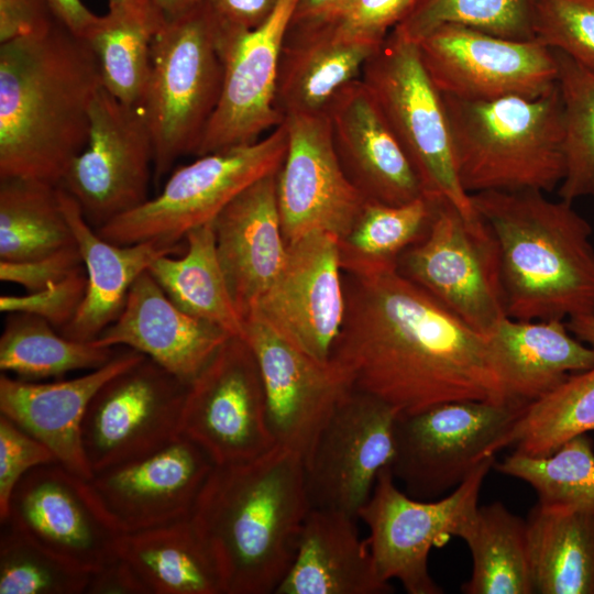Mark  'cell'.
Here are the masks:
<instances>
[{
    "label": "cell",
    "mask_w": 594,
    "mask_h": 594,
    "mask_svg": "<svg viewBox=\"0 0 594 594\" xmlns=\"http://www.w3.org/2000/svg\"><path fill=\"white\" fill-rule=\"evenodd\" d=\"M494 464L495 457L486 459L451 493L431 501L409 496L389 466L384 468L359 513L370 531L366 542L380 578L397 580L408 594L443 593L429 571L430 551L459 537L479 507L481 488Z\"/></svg>",
    "instance_id": "obj_11"
},
{
    "label": "cell",
    "mask_w": 594,
    "mask_h": 594,
    "mask_svg": "<svg viewBox=\"0 0 594 594\" xmlns=\"http://www.w3.org/2000/svg\"><path fill=\"white\" fill-rule=\"evenodd\" d=\"M90 573L51 554L4 524L0 538V594H81Z\"/></svg>",
    "instance_id": "obj_43"
},
{
    "label": "cell",
    "mask_w": 594,
    "mask_h": 594,
    "mask_svg": "<svg viewBox=\"0 0 594 594\" xmlns=\"http://www.w3.org/2000/svg\"><path fill=\"white\" fill-rule=\"evenodd\" d=\"M229 338L223 329L177 307L145 271L119 317L92 342L135 350L188 385Z\"/></svg>",
    "instance_id": "obj_23"
},
{
    "label": "cell",
    "mask_w": 594,
    "mask_h": 594,
    "mask_svg": "<svg viewBox=\"0 0 594 594\" xmlns=\"http://www.w3.org/2000/svg\"><path fill=\"white\" fill-rule=\"evenodd\" d=\"M472 559L464 594H532L526 519L503 503L477 507L459 534Z\"/></svg>",
    "instance_id": "obj_35"
},
{
    "label": "cell",
    "mask_w": 594,
    "mask_h": 594,
    "mask_svg": "<svg viewBox=\"0 0 594 594\" xmlns=\"http://www.w3.org/2000/svg\"><path fill=\"white\" fill-rule=\"evenodd\" d=\"M118 556L146 594H227L218 562L191 516L123 534Z\"/></svg>",
    "instance_id": "obj_31"
},
{
    "label": "cell",
    "mask_w": 594,
    "mask_h": 594,
    "mask_svg": "<svg viewBox=\"0 0 594 594\" xmlns=\"http://www.w3.org/2000/svg\"><path fill=\"white\" fill-rule=\"evenodd\" d=\"M566 326L579 340L594 346V315L570 318Z\"/></svg>",
    "instance_id": "obj_54"
},
{
    "label": "cell",
    "mask_w": 594,
    "mask_h": 594,
    "mask_svg": "<svg viewBox=\"0 0 594 594\" xmlns=\"http://www.w3.org/2000/svg\"><path fill=\"white\" fill-rule=\"evenodd\" d=\"M539 0H416L394 28L418 42L444 24H459L514 41L536 40Z\"/></svg>",
    "instance_id": "obj_41"
},
{
    "label": "cell",
    "mask_w": 594,
    "mask_h": 594,
    "mask_svg": "<svg viewBox=\"0 0 594 594\" xmlns=\"http://www.w3.org/2000/svg\"><path fill=\"white\" fill-rule=\"evenodd\" d=\"M536 40L594 73V0H539Z\"/></svg>",
    "instance_id": "obj_44"
},
{
    "label": "cell",
    "mask_w": 594,
    "mask_h": 594,
    "mask_svg": "<svg viewBox=\"0 0 594 594\" xmlns=\"http://www.w3.org/2000/svg\"><path fill=\"white\" fill-rule=\"evenodd\" d=\"M594 431V366L566 376L529 403L512 436L515 452L546 457L568 440Z\"/></svg>",
    "instance_id": "obj_38"
},
{
    "label": "cell",
    "mask_w": 594,
    "mask_h": 594,
    "mask_svg": "<svg viewBox=\"0 0 594 594\" xmlns=\"http://www.w3.org/2000/svg\"><path fill=\"white\" fill-rule=\"evenodd\" d=\"M153 163L152 133L142 107L125 105L101 87L90 108L86 145L58 186L97 229L150 199Z\"/></svg>",
    "instance_id": "obj_13"
},
{
    "label": "cell",
    "mask_w": 594,
    "mask_h": 594,
    "mask_svg": "<svg viewBox=\"0 0 594 594\" xmlns=\"http://www.w3.org/2000/svg\"><path fill=\"white\" fill-rule=\"evenodd\" d=\"M215 465L179 435L154 452L95 473L89 482L117 527L128 534L191 516Z\"/></svg>",
    "instance_id": "obj_22"
},
{
    "label": "cell",
    "mask_w": 594,
    "mask_h": 594,
    "mask_svg": "<svg viewBox=\"0 0 594 594\" xmlns=\"http://www.w3.org/2000/svg\"><path fill=\"white\" fill-rule=\"evenodd\" d=\"M223 28L207 0L166 16L155 34L142 101L154 148L156 182L193 154L220 99Z\"/></svg>",
    "instance_id": "obj_6"
},
{
    "label": "cell",
    "mask_w": 594,
    "mask_h": 594,
    "mask_svg": "<svg viewBox=\"0 0 594 594\" xmlns=\"http://www.w3.org/2000/svg\"><path fill=\"white\" fill-rule=\"evenodd\" d=\"M287 144L283 122L255 143L197 156L175 169L158 195L96 231L116 244L154 241L178 248L189 231L211 223L246 187L276 172Z\"/></svg>",
    "instance_id": "obj_7"
},
{
    "label": "cell",
    "mask_w": 594,
    "mask_h": 594,
    "mask_svg": "<svg viewBox=\"0 0 594 594\" xmlns=\"http://www.w3.org/2000/svg\"><path fill=\"white\" fill-rule=\"evenodd\" d=\"M165 18L157 0L112 8L85 37L98 61L102 87L119 101L142 105L153 38Z\"/></svg>",
    "instance_id": "obj_34"
},
{
    "label": "cell",
    "mask_w": 594,
    "mask_h": 594,
    "mask_svg": "<svg viewBox=\"0 0 594 594\" xmlns=\"http://www.w3.org/2000/svg\"><path fill=\"white\" fill-rule=\"evenodd\" d=\"M118 351L92 341H77L50 322L24 312L7 314L0 337V370L24 381L62 377L74 371L95 370Z\"/></svg>",
    "instance_id": "obj_37"
},
{
    "label": "cell",
    "mask_w": 594,
    "mask_h": 594,
    "mask_svg": "<svg viewBox=\"0 0 594 594\" xmlns=\"http://www.w3.org/2000/svg\"><path fill=\"white\" fill-rule=\"evenodd\" d=\"M54 453L11 419L0 414V519L8 516L13 490L32 469L56 462Z\"/></svg>",
    "instance_id": "obj_47"
},
{
    "label": "cell",
    "mask_w": 594,
    "mask_h": 594,
    "mask_svg": "<svg viewBox=\"0 0 594 594\" xmlns=\"http://www.w3.org/2000/svg\"><path fill=\"white\" fill-rule=\"evenodd\" d=\"M243 320L242 339L261 373L276 443L305 459L336 408L354 389L351 376L334 360L309 355L255 312Z\"/></svg>",
    "instance_id": "obj_18"
},
{
    "label": "cell",
    "mask_w": 594,
    "mask_h": 594,
    "mask_svg": "<svg viewBox=\"0 0 594 594\" xmlns=\"http://www.w3.org/2000/svg\"><path fill=\"white\" fill-rule=\"evenodd\" d=\"M2 522L87 573L118 558L123 535L89 480L57 461L32 469L20 480Z\"/></svg>",
    "instance_id": "obj_14"
},
{
    "label": "cell",
    "mask_w": 594,
    "mask_h": 594,
    "mask_svg": "<svg viewBox=\"0 0 594 594\" xmlns=\"http://www.w3.org/2000/svg\"><path fill=\"white\" fill-rule=\"evenodd\" d=\"M398 414L382 399L355 389L339 404L304 459L311 507L359 519L378 473L392 463Z\"/></svg>",
    "instance_id": "obj_17"
},
{
    "label": "cell",
    "mask_w": 594,
    "mask_h": 594,
    "mask_svg": "<svg viewBox=\"0 0 594 594\" xmlns=\"http://www.w3.org/2000/svg\"><path fill=\"white\" fill-rule=\"evenodd\" d=\"M471 201L498 241L508 317L594 315L592 227L573 202L538 190L482 191Z\"/></svg>",
    "instance_id": "obj_4"
},
{
    "label": "cell",
    "mask_w": 594,
    "mask_h": 594,
    "mask_svg": "<svg viewBox=\"0 0 594 594\" xmlns=\"http://www.w3.org/2000/svg\"><path fill=\"white\" fill-rule=\"evenodd\" d=\"M56 20L48 0H0V44L44 32Z\"/></svg>",
    "instance_id": "obj_49"
},
{
    "label": "cell",
    "mask_w": 594,
    "mask_h": 594,
    "mask_svg": "<svg viewBox=\"0 0 594 594\" xmlns=\"http://www.w3.org/2000/svg\"><path fill=\"white\" fill-rule=\"evenodd\" d=\"M229 30H253L274 12L278 0H207Z\"/></svg>",
    "instance_id": "obj_50"
},
{
    "label": "cell",
    "mask_w": 594,
    "mask_h": 594,
    "mask_svg": "<svg viewBox=\"0 0 594 594\" xmlns=\"http://www.w3.org/2000/svg\"><path fill=\"white\" fill-rule=\"evenodd\" d=\"M349 0H298L290 25H307L333 14Z\"/></svg>",
    "instance_id": "obj_53"
},
{
    "label": "cell",
    "mask_w": 594,
    "mask_h": 594,
    "mask_svg": "<svg viewBox=\"0 0 594 594\" xmlns=\"http://www.w3.org/2000/svg\"><path fill=\"white\" fill-rule=\"evenodd\" d=\"M187 385L148 358L108 380L81 425L94 474L154 452L179 436Z\"/></svg>",
    "instance_id": "obj_15"
},
{
    "label": "cell",
    "mask_w": 594,
    "mask_h": 594,
    "mask_svg": "<svg viewBox=\"0 0 594 594\" xmlns=\"http://www.w3.org/2000/svg\"><path fill=\"white\" fill-rule=\"evenodd\" d=\"M417 44L425 68L446 96L471 101L535 98L557 87L554 53L537 40L514 41L444 24Z\"/></svg>",
    "instance_id": "obj_16"
},
{
    "label": "cell",
    "mask_w": 594,
    "mask_h": 594,
    "mask_svg": "<svg viewBox=\"0 0 594 594\" xmlns=\"http://www.w3.org/2000/svg\"><path fill=\"white\" fill-rule=\"evenodd\" d=\"M526 525L534 593L594 594V506L537 503Z\"/></svg>",
    "instance_id": "obj_32"
},
{
    "label": "cell",
    "mask_w": 594,
    "mask_h": 594,
    "mask_svg": "<svg viewBox=\"0 0 594 594\" xmlns=\"http://www.w3.org/2000/svg\"><path fill=\"white\" fill-rule=\"evenodd\" d=\"M288 144L276 172V196L287 243L322 231L343 240L367 201L337 155L327 112L285 118Z\"/></svg>",
    "instance_id": "obj_20"
},
{
    "label": "cell",
    "mask_w": 594,
    "mask_h": 594,
    "mask_svg": "<svg viewBox=\"0 0 594 594\" xmlns=\"http://www.w3.org/2000/svg\"><path fill=\"white\" fill-rule=\"evenodd\" d=\"M199 1L200 0H157L166 16L176 15Z\"/></svg>",
    "instance_id": "obj_55"
},
{
    "label": "cell",
    "mask_w": 594,
    "mask_h": 594,
    "mask_svg": "<svg viewBox=\"0 0 594 594\" xmlns=\"http://www.w3.org/2000/svg\"><path fill=\"white\" fill-rule=\"evenodd\" d=\"M416 0H349L327 19L307 25L338 38L381 44Z\"/></svg>",
    "instance_id": "obj_45"
},
{
    "label": "cell",
    "mask_w": 594,
    "mask_h": 594,
    "mask_svg": "<svg viewBox=\"0 0 594 594\" xmlns=\"http://www.w3.org/2000/svg\"><path fill=\"white\" fill-rule=\"evenodd\" d=\"M396 268L484 336L507 316L498 241L487 221L439 197Z\"/></svg>",
    "instance_id": "obj_10"
},
{
    "label": "cell",
    "mask_w": 594,
    "mask_h": 594,
    "mask_svg": "<svg viewBox=\"0 0 594 594\" xmlns=\"http://www.w3.org/2000/svg\"><path fill=\"white\" fill-rule=\"evenodd\" d=\"M84 268L80 252L75 243L29 261L0 260V279L18 284L26 293H33Z\"/></svg>",
    "instance_id": "obj_48"
},
{
    "label": "cell",
    "mask_w": 594,
    "mask_h": 594,
    "mask_svg": "<svg viewBox=\"0 0 594 594\" xmlns=\"http://www.w3.org/2000/svg\"><path fill=\"white\" fill-rule=\"evenodd\" d=\"M327 114L339 161L367 201L402 205L425 195L408 156L361 78L334 97Z\"/></svg>",
    "instance_id": "obj_24"
},
{
    "label": "cell",
    "mask_w": 594,
    "mask_h": 594,
    "mask_svg": "<svg viewBox=\"0 0 594 594\" xmlns=\"http://www.w3.org/2000/svg\"><path fill=\"white\" fill-rule=\"evenodd\" d=\"M526 406L470 399L399 413L389 465L395 481L417 499L444 496L486 459L510 446Z\"/></svg>",
    "instance_id": "obj_8"
},
{
    "label": "cell",
    "mask_w": 594,
    "mask_h": 594,
    "mask_svg": "<svg viewBox=\"0 0 594 594\" xmlns=\"http://www.w3.org/2000/svg\"><path fill=\"white\" fill-rule=\"evenodd\" d=\"M442 95V94H441ZM459 180L469 194L550 193L565 174L558 85L539 97L471 101L442 95Z\"/></svg>",
    "instance_id": "obj_5"
},
{
    "label": "cell",
    "mask_w": 594,
    "mask_h": 594,
    "mask_svg": "<svg viewBox=\"0 0 594 594\" xmlns=\"http://www.w3.org/2000/svg\"><path fill=\"white\" fill-rule=\"evenodd\" d=\"M356 520L342 512L311 507L294 562L275 594L392 593L391 582L376 572Z\"/></svg>",
    "instance_id": "obj_29"
},
{
    "label": "cell",
    "mask_w": 594,
    "mask_h": 594,
    "mask_svg": "<svg viewBox=\"0 0 594 594\" xmlns=\"http://www.w3.org/2000/svg\"><path fill=\"white\" fill-rule=\"evenodd\" d=\"M146 0H108L109 9L140 3Z\"/></svg>",
    "instance_id": "obj_56"
},
{
    "label": "cell",
    "mask_w": 594,
    "mask_h": 594,
    "mask_svg": "<svg viewBox=\"0 0 594 594\" xmlns=\"http://www.w3.org/2000/svg\"><path fill=\"white\" fill-rule=\"evenodd\" d=\"M342 268L345 316L331 359L355 391L399 413L454 400L507 402L483 333L396 265L342 261Z\"/></svg>",
    "instance_id": "obj_1"
},
{
    "label": "cell",
    "mask_w": 594,
    "mask_h": 594,
    "mask_svg": "<svg viewBox=\"0 0 594 594\" xmlns=\"http://www.w3.org/2000/svg\"><path fill=\"white\" fill-rule=\"evenodd\" d=\"M507 402L528 405L572 373L594 366V346L566 322L502 318L486 334Z\"/></svg>",
    "instance_id": "obj_27"
},
{
    "label": "cell",
    "mask_w": 594,
    "mask_h": 594,
    "mask_svg": "<svg viewBox=\"0 0 594 594\" xmlns=\"http://www.w3.org/2000/svg\"><path fill=\"white\" fill-rule=\"evenodd\" d=\"M381 44L342 40L320 29L289 25L276 86V108L284 120L326 113L334 97L361 78L366 61Z\"/></svg>",
    "instance_id": "obj_30"
},
{
    "label": "cell",
    "mask_w": 594,
    "mask_h": 594,
    "mask_svg": "<svg viewBox=\"0 0 594 594\" xmlns=\"http://www.w3.org/2000/svg\"><path fill=\"white\" fill-rule=\"evenodd\" d=\"M185 241L182 256L162 255L150 265L148 273L182 310L231 337L243 338L244 320L234 305L217 253L212 222L189 231Z\"/></svg>",
    "instance_id": "obj_33"
},
{
    "label": "cell",
    "mask_w": 594,
    "mask_h": 594,
    "mask_svg": "<svg viewBox=\"0 0 594 594\" xmlns=\"http://www.w3.org/2000/svg\"><path fill=\"white\" fill-rule=\"evenodd\" d=\"M144 354L128 349L88 373L51 383L0 376V414L45 444L57 462L90 480L81 444V425L95 394L111 377L134 365Z\"/></svg>",
    "instance_id": "obj_25"
},
{
    "label": "cell",
    "mask_w": 594,
    "mask_h": 594,
    "mask_svg": "<svg viewBox=\"0 0 594 594\" xmlns=\"http://www.w3.org/2000/svg\"><path fill=\"white\" fill-rule=\"evenodd\" d=\"M361 79L425 194L444 198L466 215L475 213L458 177L443 97L425 68L417 42L393 29L366 61Z\"/></svg>",
    "instance_id": "obj_9"
},
{
    "label": "cell",
    "mask_w": 594,
    "mask_h": 594,
    "mask_svg": "<svg viewBox=\"0 0 594 594\" xmlns=\"http://www.w3.org/2000/svg\"><path fill=\"white\" fill-rule=\"evenodd\" d=\"M552 51L562 103L565 161L558 195L574 202L583 197L594 198V73L564 53Z\"/></svg>",
    "instance_id": "obj_39"
},
{
    "label": "cell",
    "mask_w": 594,
    "mask_h": 594,
    "mask_svg": "<svg viewBox=\"0 0 594 594\" xmlns=\"http://www.w3.org/2000/svg\"><path fill=\"white\" fill-rule=\"evenodd\" d=\"M72 244L75 240L57 185L0 178V260L29 261Z\"/></svg>",
    "instance_id": "obj_36"
},
{
    "label": "cell",
    "mask_w": 594,
    "mask_h": 594,
    "mask_svg": "<svg viewBox=\"0 0 594 594\" xmlns=\"http://www.w3.org/2000/svg\"><path fill=\"white\" fill-rule=\"evenodd\" d=\"M179 435L216 465L252 460L277 444L261 373L242 338H229L187 385Z\"/></svg>",
    "instance_id": "obj_12"
},
{
    "label": "cell",
    "mask_w": 594,
    "mask_h": 594,
    "mask_svg": "<svg viewBox=\"0 0 594 594\" xmlns=\"http://www.w3.org/2000/svg\"><path fill=\"white\" fill-rule=\"evenodd\" d=\"M87 288L85 268L63 280L25 295L0 296L3 314L24 312L37 316L61 331L75 317Z\"/></svg>",
    "instance_id": "obj_46"
},
{
    "label": "cell",
    "mask_w": 594,
    "mask_h": 594,
    "mask_svg": "<svg viewBox=\"0 0 594 594\" xmlns=\"http://www.w3.org/2000/svg\"><path fill=\"white\" fill-rule=\"evenodd\" d=\"M87 594H146L132 569L118 556L113 561L90 573Z\"/></svg>",
    "instance_id": "obj_51"
},
{
    "label": "cell",
    "mask_w": 594,
    "mask_h": 594,
    "mask_svg": "<svg viewBox=\"0 0 594 594\" xmlns=\"http://www.w3.org/2000/svg\"><path fill=\"white\" fill-rule=\"evenodd\" d=\"M494 468L530 485L541 505L594 506V447L587 433L568 440L546 457L514 451Z\"/></svg>",
    "instance_id": "obj_40"
},
{
    "label": "cell",
    "mask_w": 594,
    "mask_h": 594,
    "mask_svg": "<svg viewBox=\"0 0 594 594\" xmlns=\"http://www.w3.org/2000/svg\"><path fill=\"white\" fill-rule=\"evenodd\" d=\"M298 0H278L253 30L223 25L224 76L217 108L195 155L255 143L284 122L276 108L278 64Z\"/></svg>",
    "instance_id": "obj_19"
},
{
    "label": "cell",
    "mask_w": 594,
    "mask_h": 594,
    "mask_svg": "<svg viewBox=\"0 0 594 594\" xmlns=\"http://www.w3.org/2000/svg\"><path fill=\"white\" fill-rule=\"evenodd\" d=\"M311 509L302 457L284 446L215 465L191 513L227 594L275 593L289 571Z\"/></svg>",
    "instance_id": "obj_3"
},
{
    "label": "cell",
    "mask_w": 594,
    "mask_h": 594,
    "mask_svg": "<svg viewBox=\"0 0 594 594\" xmlns=\"http://www.w3.org/2000/svg\"><path fill=\"white\" fill-rule=\"evenodd\" d=\"M55 16L74 34L85 38L99 15L92 13L81 0H48Z\"/></svg>",
    "instance_id": "obj_52"
},
{
    "label": "cell",
    "mask_w": 594,
    "mask_h": 594,
    "mask_svg": "<svg viewBox=\"0 0 594 594\" xmlns=\"http://www.w3.org/2000/svg\"><path fill=\"white\" fill-rule=\"evenodd\" d=\"M439 197L427 194L402 205L366 201L350 233L340 241L341 260L396 265L426 231Z\"/></svg>",
    "instance_id": "obj_42"
},
{
    "label": "cell",
    "mask_w": 594,
    "mask_h": 594,
    "mask_svg": "<svg viewBox=\"0 0 594 594\" xmlns=\"http://www.w3.org/2000/svg\"><path fill=\"white\" fill-rule=\"evenodd\" d=\"M287 245L282 270L251 312L309 355L329 361L345 316L340 239L316 231Z\"/></svg>",
    "instance_id": "obj_21"
},
{
    "label": "cell",
    "mask_w": 594,
    "mask_h": 594,
    "mask_svg": "<svg viewBox=\"0 0 594 594\" xmlns=\"http://www.w3.org/2000/svg\"><path fill=\"white\" fill-rule=\"evenodd\" d=\"M276 172L246 187L212 221L217 253L243 319L276 278L287 255Z\"/></svg>",
    "instance_id": "obj_26"
},
{
    "label": "cell",
    "mask_w": 594,
    "mask_h": 594,
    "mask_svg": "<svg viewBox=\"0 0 594 594\" xmlns=\"http://www.w3.org/2000/svg\"><path fill=\"white\" fill-rule=\"evenodd\" d=\"M58 188L62 208L87 276L85 297L73 320L59 332L73 340L92 341L119 317L136 278L156 258L176 253L178 248L154 241L112 243L89 224L76 199L61 186Z\"/></svg>",
    "instance_id": "obj_28"
},
{
    "label": "cell",
    "mask_w": 594,
    "mask_h": 594,
    "mask_svg": "<svg viewBox=\"0 0 594 594\" xmlns=\"http://www.w3.org/2000/svg\"><path fill=\"white\" fill-rule=\"evenodd\" d=\"M102 87L87 41L58 19L44 32L0 44V178L59 185L85 147Z\"/></svg>",
    "instance_id": "obj_2"
}]
</instances>
